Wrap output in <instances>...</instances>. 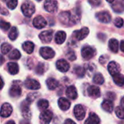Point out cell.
I'll use <instances>...</instances> for the list:
<instances>
[{
    "mask_svg": "<svg viewBox=\"0 0 124 124\" xmlns=\"http://www.w3.org/2000/svg\"><path fill=\"white\" fill-rule=\"evenodd\" d=\"M21 10L25 17H31L35 12V6L30 1H25L21 6Z\"/></svg>",
    "mask_w": 124,
    "mask_h": 124,
    "instance_id": "cell-1",
    "label": "cell"
},
{
    "mask_svg": "<svg viewBox=\"0 0 124 124\" xmlns=\"http://www.w3.org/2000/svg\"><path fill=\"white\" fill-rule=\"evenodd\" d=\"M40 54L44 59L49 60V59L53 58L54 57L55 52L52 48H50L49 46H44V47H41L40 49Z\"/></svg>",
    "mask_w": 124,
    "mask_h": 124,
    "instance_id": "cell-2",
    "label": "cell"
},
{
    "mask_svg": "<svg viewBox=\"0 0 124 124\" xmlns=\"http://www.w3.org/2000/svg\"><path fill=\"white\" fill-rule=\"evenodd\" d=\"M44 9L50 13H54L58 9L57 2L55 0H46L44 2Z\"/></svg>",
    "mask_w": 124,
    "mask_h": 124,
    "instance_id": "cell-3",
    "label": "cell"
},
{
    "mask_svg": "<svg viewBox=\"0 0 124 124\" xmlns=\"http://www.w3.org/2000/svg\"><path fill=\"white\" fill-rule=\"evenodd\" d=\"M95 49L91 46H84L81 50V55L84 60H90L95 55Z\"/></svg>",
    "mask_w": 124,
    "mask_h": 124,
    "instance_id": "cell-4",
    "label": "cell"
},
{
    "mask_svg": "<svg viewBox=\"0 0 124 124\" xmlns=\"http://www.w3.org/2000/svg\"><path fill=\"white\" fill-rule=\"evenodd\" d=\"M96 18L101 23H108L111 21V15L107 11L100 12L96 14Z\"/></svg>",
    "mask_w": 124,
    "mask_h": 124,
    "instance_id": "cell-5",
    "label": "cell"
},
{
    "mask_svg": "<svg viewBox=\"0 0 124 124\" xmlns=\"http://www.w3.org/2000/svg\"><path fill=\"white\" fill-rule=\"evenodd\" d=\"M89 28L86 27H84L79 31H74L73 35L76 39H77L78 41H81V40H83L84 39H85L89 35Z\"/></svg>",
    "mask_w": 124,
    "mask_h": 124,
    "instance_id": "cell-6",
    "label": "cell"
},
{
    "mask_svg": "<svg viewBox=\"0 0 124 124\" xmlns=\"http://www.w3.org/2000/svg\"><path fill=\"white\" fill-rule=\"evenodd\" d=\"M52 113L49 110H45L42 112L39 116L41 124H49L52 119Z\"/></svg>",
    "mask_w": 124,
    "mask_h": 124,
    "instance_id": "cell-7",
    "label": "cell"
},
{
    "mask_svg": "<svg viewBox=\"0 0 124 124\" xmlns=\"http://www.w3.org/2000/svg\"><path fill=\"white\" fill-rule=\"evenodd\" d=\"M30 104H31V102L28 100H25L20 105V110H21V112L23 113V116L25 118H27L31 117Z\"/></svg>",
    "mask_w": 124,
    "mask_h": 124,
    "instance_id": "cell-8",
    "label": "cell"
},
{
    "mask_svg": "<svg viewBox=\"0 0 124 124\" xmlns=\"http://www.w3.org/2000/svg\"><path fill=\"white\" fill-rule=\"evenodd\" d=\"M74 115L75 117L76 118L77 120L81 121L84 118L85 115H86V112H85V109L81 105H77L75 106L74 108Z\"/></svg>",
    "mask_w": 124,
    "mask_h": 124,
    "instance_id": "cell-9",
    "label": "cell"
},
{
    "mask_svg": "<svg viewBox=\"0 0 124 124\" xmlns=\"http://www.w3.org/2000/svg\"><path fill=\"white\" fill-rule=\"evenodd\" d=\"M52 36H53L52 30L44 31L39 34V39H41V41H42L43 43H49L52 39Z\"/></svg>",
    "mask_w": 124,
    "mask_h": 124,
    "instance_id": "cell-10",
    "label": "cell"
},
{
    "mask_svg": "<svg viewBox=\"0 0 124 124\" xmlns=\"http://www.w3.org/2000/svg\"><path fill=\"white\" fill-rule=\"evenodd\" d=\"M12 113V108L10 104L4 103L2 105L0 110V116L3 118H7L11 116Z\"/></svg>",
    "mask_w": 124,
    "mask_h": 124,
    "instance_id": "cell-11",
    "label": "cell"
},
{
    "mask_svg": "<svg viewBox=\"0 0 124 124\" xmlns=\"http://www.w3.org/2000/svg\"><path fill=\"white\" fill-rule=\"evenodd\" d=\"M24 85L27 89H32V90H37L41 87L40 84L36 80L34 79H27L25 81Z\"/></svg>",
    "mask_w": 124,
    "mask_h": 124,
    "instance_id": "cell-12",
    "label": "cell"
},
{
    "mask_svg": "<svg viewBox=\"0 0 124 124\" xmlns=\"http://www.w3.org/2000/svg\"><path fill=\"white\" fill-rule=\"evenodd\" d=\"M33 26L38 29L44 28L46 25V20L42 16H37L33 20Z\"/></svg>",
    "mask_w": 124,
    "mask_h": 124,
    "instance_id": "cell-13",
    "label": "cell"
},
{
    "mask_svg": "<svg viewBox=\"0 0 124 124\" xmlns=\"http://www.w3.org/2000/svg\"><path fill=\"white\" fill-rule=\"evenodd\" d=\"M56 66H57V68L60 72H62V73H65L70 69L69 63L65 60H63V59L59 60L56 63Z\"/></svg>",
    "mask_w": 124,
    "mask_h": 124,
    "instance_id": "cell-14",
    "label": "cell"
},
{
    "mask_svg": "<svg viewBox=\"0 0 124 124\" xmlns=\"http://www.w3.org/2000/svg\"><path fill=\"white\" fill-rule=\"evenodd\" d=\"M108 71L111 76H114V75L118 73L121 70L120 65L116 62H114V61L110 62L108 64Z\"/></svg>",
    "mask_w": 124,
    "mask_h": 124,
    "instance_id": "cell-15",
    "label": "cell"
},
{
    "mask_svg": "<svg viewBox=\"0 0 124 124\" xmlns=\"http://www.w3.org/2000/svg\"><path fill=\"white\" fill-rule=\"evenodd\" d=\"M112 8L117 13L124 12V0H115L112 5Z\"/></svg>",
    "mask_w": 124,
    "mask_h": 124,
    "instance_id": "cell-16",
    "label": "cell"
},
{
    "mask_svg": "<svg viewBox=\"0 0 124 124\" xmlns=\"http://www.w3.org/2000/svg\"><path fill=\"white\" fill-rule=\"evenodd\" d=\"M59 19L60 22L65 25H68L71 23V17L70 12H62L59 15Z\"/></svg>",
    "mask_w": 124,
    "mask_h": 124,
    "instance_id": "cell-17",
    "label": "cell"
},
{
    "mask_svg": "<svg viewBox=\"0 0 124 124\" xmlns=\"http://www.w3.org/2000/svg\"><path fill=\"white\" fill-rule=\"evenodd\" d=\"M87 92H88L89 96H90L91 97L98 98L100 96V89L99 87L96 86H90L88 88Z\"/></svg>",
    "mask_w": 124,
    "mask_h": 124,
    "instance_id": "cell-18",
    "label": "cell"
},
{
    "mask_svg": "<svg viewBox=\"0 0 124 124\" xmlns=\"http://www.w3.org/2000/svg\"><path fill=\"white\" fill-rule=\"evenodd\" d=\"M21 88L17 84H13L9 89V95L12 97H17L20 96L21 94Z\"/></svg>",
    "mask_w": 124,
    "mask_h": 124,
    "instance_id": "cell-19",
    "label": "cell"
},
{
    "mask_svg": "<svg viewBox=\"0 0 124 124\" xmlns=\"http://www.w3.org/2000/svg\"><path fill=\"white\" fill-rule=\"evenodd\" d=\"M66 95L68 98L71 100H76L78 97V93L76 87L74 86H70L66 90Z\"/></svg>",
    "mask_w": 124,
    "mask_h": 124,
    "instance_id": "cell-20",
    "label": "cell"
},
{
    "mask_svg": "<svg viewBox=\"0 0 124 124\" xmlns=\"http://www.w3.org/2000/svg\"><path fill=\"white\" fill-rule=\"evenodd\" d=\"M58 105H59L60 108L62 110L65 111V110H68L70 108V102L67 99H65L64 97H61L58 100Z\"/></svg>",
    "mask_w": 124,
    "mask_h": 124,
    "instance_id": "cell-21",
    "label": "cell"
},
{
    "mask_svg": "<svg viewBox=\"0 0 124 124\" xmlns=\"http://www.w3.org/2000/svg\"><path fill=\"white\" fill-rule=\"evenodd\" d=\"M100 124V119L98 117V116L94 113H91L89 114V116L88 119L85 121L84 124Z\"/></svg>",
    "mask_w": 124,
    "mask_h": 124,
    "instance_id": "cell-22",
    "label": "cell"
},
{
    "mask_svg": "<svg viewBox=\"0 0 124 124\" xmlns=\"http://www.w3.org/2000/svg\"><path fill=\"white\" fill-rule=\"evenodd\" d=\"M102 108L105 111L112 113L113 110V102L110 100H105L102 103Z\"/></svg>",
    "mask_w": 124,
    "mask_h": 124,
    "instance_id": "cell-23",
    "label": "cell"
},
{
    "mask_svg": "<svg viewBox=\"0 0 124 124\" xmlns=\"http://www.w3.org/2000/svg\"><path fill=\"white\" fill-rule=\"evenodd\" d=\"M54 39H55V41H56L57 44H62V43H64V41L66 39V33H65V32L62 31H58L55 35Z\"/></svg>",
    "mask_w": 124,
    "mask_h": 124,
    "instance_id": "cell-24",
    "label": "cell"
},
{
    "mask_svg": "<svg viewBox=\"0 0 124 124\" xmlns=\"http://www.w3.org/2000/svg\"><path fill=\"white\" fill-rule=\"evenodd\" d=\"M109 48L113 52L117 53L118 52V48H119L118 41L116 39H111L109 41Z\"/></svg>",
    "mask_w": 124,
    "mask_h": 124,
    "instance_id": "cell-25",
    "label": "cell"
},
{
    "mask_svg": "<svg viewBox=\"0 0 124 124\" xmlns=\"http://www.w3.org/2000/svg\"><path fill=\"white\" fill-rule=\"evenodd\" d=\"M8 71L12 75H16L19 72V66L15 62H9L7 64Z\"/></svg>",
    "mask_w": 124,
    "mask_h": 124,
    "instance_id": "cell-26",
    "label": "cell"
},
{
    "mask_svg": "<svg viewBox=\"0 0 124 124\" xmlns=\"http://www.w3.org/2000/svg\"><path fill=\"white\" fill-rule=\"evenodd\" d=\"M23 49L28 54H31L34 50V44L31 41H25L23 44Z\"/></svg>",
    "mask_w": 124,
    "mask_h": 124,
    "instance_id": "cell-27",
    "label": "cell"
},
{
    "mask_svg": "<svg viewBox=\"0 0 124 124\" xmlns=\"http://www.w3.org/2000/svg\"><path fill=\"white\" fill-rule=\"evenodd\" d=\"M113 81L115 84L119 86H122L124 85V76L121 74L120 73L113 76Z\"/></svg>",
    "mask_w": 124,
    "mask_h": 124,
    "instance_id": "cell-28",
    "label": "cell"
},
{
    "mask_svg": "<svg viewBox=\"0 0 124 124\" xmlns=\"http://www.w3.org/2000/svg\"><path fill=\"white\" fill-rule=\"evenodd\" d=\"M46 85L49 89L54 90L59 86V82L54 78H49L46 80Z\"/></svg>",
    "mask_w": 124,
    "mask_h": 124,
    "instance_id": "cell-29",
    "label": "cell"
},
{
    "mask_svg": "<svg viewBox=\"0 0 124 124\" xmlns=\"http://www.w3.org/2000/svg\"><path fill=\"white\" fill-rule=\"evenodd\" d=\"M105 81V79H104V77L102 74L100 73H97L94 78H93V82L96 84H98V85H102Z\"/></svg>",
    "mask_w": 124,
    "mask_h": 124,
    "instance_id": "cell-30",
    "label": "cell"
},
{
    "mask_svg": "<svg viewBox=\"0 0 124 124\" xmlns=\"http://www.w3.org/2000/svg\"><path fill=\"white\" fill-rule=\"evenodd\" d=\"M18 36V31L16 27H12L9 33V38L12 41H15Z\"/></svg>",
    "mask_w": 124,
    "mask_h": 124,
    "instance_id": "cell-31",
    "label": "cell"
},
{
    "mask_svg": "<svg viewBox=\"0 0 124 124\" xmlns=\"http://www.w3.org/2000/svg\"><path fill=\"white\" fill-rule=\"evenodd\" d=\"M37 106L39 110H44L49 107V102L46 100H41L38 102Z\"/></svg>",
    "mask_w": 124,
    "mask_h": 124,
    "instance_id": "cell-32",
    "label": "cell"
},
{
    "mask_svg": "<svg viewBox=\"0 0 124 124\" xmlns=\"http://www.w3.org/2000/svg\"><path fill=\"white\" fill-rule=\"evenodd\" d=\"M20 57H21L20 52L17 49L12 50V52H10V54H9V58L10 60H18L20 58Z\"/></svg>",
    "mask_w": 124,
    "mask_h": 124,
    "instance_id": "cell-33",
    "label": "cell"
},
{
    "mask_svg": "<svg viewBox=\"0 0 124 124\" xmlns=\"http://www.w3.org/2000/svg\"><path fill=\"white\" fill-rule=\"evenodd\" d=\"M12 49V46L8 43H3L1 46V51L3 54H7Z\"/></svg>",
    "mask_w": 124,
    "mask_h": 124,
    "instance_id": "cell-34",
    "label": "cell"
},
{
    "mask_svg": "<svg viewBox=\"0 0 124 124\" xmlns=\"http://www.w3.org/2000/svg\"><path fill=\"white\" fill-rule=\"evenodd\" d=\"M7 7L10 9H14L17 5V0H4Z\"/></svg>",
    "mask_w": 124,
    "mask_h": 124,
    "instance_id": "cell-35",
    "label": "cell"
},
{
    "mask_svg": "<svg viewBox=\"0 0 124 124\" xmlns=\"http://www.w3.org/2000/svg\"><path fill=\"white\" fill-rule=\"evenodd\" d=\"M116 116L121 118V119H124V110L121 107H117L115 110Z\"/></svg>",
    "mask_w": 124,
    "mask_h": 124,
    "instance_id": "cell-36",
    "label": "cell"
},
{
    "mask_svg": "<svg viewBox=\"0 0 124 124\" xmlns=\"http://www.w3.org/2000/svg\"><path fill=\"white\" fill-rule=\"evenodd\" d=\"M74 70H75V73H76V75L79 77H83L85 74V70L82 67H80V66L76 67Z\"/></svg>",
    "mask_w": 124,
    "mask_h": 124,
    "instance_id": "cell-37",
    "label": "cell"
},
{
    "mask_svg": "<svg viewBox=\"0 0 124 124\" xmlns=\"http://www.w3.org/2000/svg\"><path fill=\"white\" fill-rule=\"evenodd\" d=\"M10 28V24L8 22H6L4 20H0V28L3 31H7Z\"/></svg>",
    "mask_w": 124,
    "mask_h": 124,
    "instance_id": "cell-38",
    "label": "cell"
},
{
    "mask_svg": "<svg viewBox=\"0 0 124 124\" xmlns=\"http://www.w3.org/2000/svg\"><path fill=\"white\" fill-rule=\"evenodd\" d=\"M66 57H68V59L70 61H74L76 59V55L75 54V52L73 50H69L67 53H66Z\"/></svg>",
    "mask_w": 124,
    "mask_h": 124,
    "instance_id": "cell-39",
    "label": "cell"
},
{
    "mask_svg": "<svg viewBox=\"0 0 124 124\" xmlns=\"http://www.w3.org/2000/svg\"><path fill=\"white\" fill-rule=\"evenodd\" d=\"M44 65L43 63H39L38 65V66L36 67V72L37 74L39 75H41L44 73Z\"/></svg>",
    "mask_w": 124,
    "mask_h": 124,
    "instance_id": "cell-40",
    "label": "cell"
},
{
    "mask_svg": "<svg viewBox=\"0 0 124 124\" xmlns=\"http://www.w3.org/2000/svg\"><path fill=\"white\" fill-rule=\"evenodd\" d=\"M39 93H36V92H35V93H31V94H29L28 95L26 100H28L30 102H32L35 99H36L39 97Z\"/></svg>",
    "mask_w": 124,
    "mask_h": 124,
    "instance_id": "cell-41",
    "label": "cell"
},
{
    "mask_svg": "<svg viewBox=\"0 0 124 124\" xmlns=\"http://www.w3.org/2000/svg\"><path fill=\"white\" fill-rule=\"evenodd\" d=\"M114 24L117 28H121L124 25V20L121 17H117L114 20Z\"/></svg>",
    "mask_w": 124,
    "mask_h": 124,
    "instance_id": "cell-42",
    "label": "cell"
},
{
    "mask_svg": "<svg viewBox=\"0 0 124 124\" xmlns=\"http://www.w3.org/2000/svg\"><path fill=\"white\" fill-rule=\"evenodd\" d=\"M89 2L90 4H92V6L94 7H97V6H99L101 4V0H89Z\"/></svg>",
    "mask_w": 124,
    "mask_h": 124,
    "instance_id": "cell-43",
    "label": "cell"
},
{
    "mask_svg": "<svg viewBox=\"0 0 124 124\" xmlns=\"http://www.w3.org/2000/svg\"><path fill=\"white\" fill-rule=\"evenodd\" d=\"M64 124H76L73 121H72L71 119H67V120H65V123Z\"/></svg>",
    "mask_w": 124,
    "mask_h": 124,
    "instance_id": "cell-44",
    "label": "cell"
},
{
    "mask_svg": "<svg viewBox=\"0 0 124 124\" xmlns=\"http://www.w3.org/2000/svg\"><path fill=\"white\" fill-rule=\"evenodd\" d=\"M4 81H3V80H2V78L0 77V90L3 88V86H4Z\"/></svg>",
    "mask_w": 124,
    "mask_h": 124,
    "instance_id": "cell-45",
    "label": "cell"
},
{
    "mask_svg": "<svg viewBox=\"0 0 124 124\" xmlns=\"http://www.w3.org/2000/svg\"><path fill=\"white\" fill-rule=\"evenodd\" d=\"M120 48H121V50L123 52H124V41H122L121 42V46H120Z\"/></svg>",
    "mask_w": 124,
    "mask_h": 124,
    "instance_id": "cell-46",
    "label": "cell"
},
{
    "mask_svg": "<svg viewBox=\"0 0 124 124\" xmlns=\"http://www.w3.org/2000/svg\"><path fill=\"white\" fill-rule=\"evenodd\" d=\"M4 58L3 57L2 55L0 54V65H2L4 63Z\"/></svg>",
    "mask_w": 124,
    "mask_h": 124,
    "instance_id": "cell-47",
    "label": "cell"
},
{
    "mask_svg": "<svg viewBox=\"0 0 124 124\" xmlns=\"http://www.w3.org/2000/svg\"><path fill=\"white\" fill-rule=\"evenodd\" d=\"M121 108L124 110V97L121 100Z\"/></svg>",
    "mask_w": 124,
    "mask_h": 124,
    "instance_id": "cell-48",
    "label": "cell"
},
{
    "mask_svg": "<svg viewBox=\"0 0 124 124\" xmlns=\"http://www.w3.org/2000/svg\"><path fill=\"white\" fill-rule=\"evenodd\" d=\"M6 124H15V123L13 121H9L8 122H7Z\"/></svg>",
    "mask_w": 124,
    "mask_h": 124,
    "instance_id": "cell-49",
    "label": "cell"
},
{
    "mask_svg": "<svg viewBox=\"0 0 124 124\" xmlns=\"http://www.w3.org/2000/svg\"><path fill=\"white\" fill-rule=\"evenodd\" d=\"M108 2H109V3H113L115 0H106Z\"/></svg>",
    "mask_w": 124,
    "mask_h": 124,
    "instance_id": "cell-50",
    "label": "cell"
},
{
    "mask_svg": "<svg viewBox=\"0 0 124 124\" xmlns=\"http://www.w3.org/2000/svg\"><path fill=\"white\" fill-rule=\"evenodd\" d=\"M37 1H41V0H37Z\"/></svg>",
    "mask_w": 124,
    "mask_h": 124,
    "instance_id": "cell-51",
    "label": "cell"
}]
</instances>
